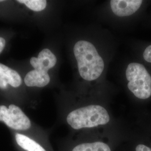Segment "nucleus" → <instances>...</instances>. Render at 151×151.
I'll return each instance as SVG.
<instances>
[{"instance_id":"11","label":"nucleus","mask_w":151,"mask_h":151,"mask_svg":"<svg viewBox=\"0 0 151 151\" xmlns=\"http://www.w3.org/2000/svg\"><path fill=\"white\" fill-rule=\"evenodd\" d=\"M17 2L24 4L31 10L39 12L44 10L47 5L45 0H18Z\"/></svg>"},{"instance_id":"16","label":"nucleus","mask_w":151,"mask_h":151,"mask_svg":"<svg viewBox=\"0 0 151 151\" xmlns=\"http://www.w3.org/2000/svg\"><path fill=\"white\" fill-rule=\"evenodd\" d=\"M4 2V1H1L0 0V2Z\"/></svg>"},{"instance_id":"8","label":"nucleus","mask_w":151,"mask_h":151,"mask_svg":"<svg viewBox=\"0 0 151 151\" xmlns=\"http://www.w3.org/2000/svg\"><path fill=\"white\" fill-rule=\"evenodd\" d=\"M72 151H112L110 146L103 141L82 142L75 146Z\"/></svg>"},{"instance_id":"9","label":"nucleus","mask_w":151,"mask_h":151,"mask_svg":"<svg viewBox=\"0 0 151 151\" xmlns=\"http://www.w3.org/2000/svg\"><path fill=\"white\" fill-rule=\"evenodd\" d=\"M0 73L7 83L11 86L18 87L21 85L22 78L16 70L11 69L6 65L0 63Z\"/></svg>"},{"instance_id":"6","label":"nucleus","mask_w":151,"mask_h":151,"mask_svg":"<svg viewBox=\"0 0 151 151\" xmlns=\"http://www.w3.org/2000/svg\"><path fill=\"white\" fill-rule=\"evenodd\" d=\"M57 59L54 53L48 48L43 49L37 57H32L30 63L34 70L48 72L56 65Z\"/></svg>"},{"instance_id":"13","label":"nucleus","mask_w":151,"mask_h":151,"mask_svg":"<svg viewBox=\"0 0 151 151\" xmlns=\"http://www.w3.org/2000/svg\"><path fill=\"white\" fill-rule=\"evenodd\" d=\"M135 151H151V148L143 144H139L136 146Z\"/></svg>"},{"instance_id":"5","label":"nucleus","mask_w":151,"mask_h":151,"mask_svg":"<svg viewBox=\"0 0 151 151\" xmlns=\"http://www.w3.org/2000/svg\"><path fill=\"white\" fill-rule=\"evenodd\" d=\"M143 3L141 0H111L110 8L114 14L119 17L129 16L140 9Z\"/></svg>"},{"instance_id":"1","label":"nucleus","mask_w":151,"mask_h":151,"mask_svg":"<svg viewBox=\"0 0 151 151\" xmlns=\"http://www.w3.org/2000/svg\"><path fill=\"white\" fill-rule=\"evenodd\" d=\"M73 54L79 75L83 80L92 82L100 77L105 68L104 60L91 42L78 40L73 47Z\"/></svg>"},{"instance_id":"15","label":"nucleus","mask_w":151,"mask_h":151,"mask_svg":"<svg viewBox=\"0 0 151 151\" xmlns=\"http://www.w3.org/2000/svg\"><path fill=\"white\" fill-rule=\"evenodd\" d=\"M6 45L5 39L2 37H0V53L3 51Z\"/></svg>"},{"instance_id":"2","label":"nucleus","mask_w":151,"mask_h":151,"mask_svg":"<svg viewBox=\"0 0 151 151\" xmlns=\"http://www.w3.org/2000/svg\"><path fill=\"white\" fill-rule=\"evenodd\" d=\"M66 120L72 129L81 130L104 126L110 122V116L104 106L92 104L72 110Z\"/></svg>"},{"instance_id":"12","label":"nucleus","mask_w":151,"mask_h":151,"mask_svg":"<svg viewBox=\"0 0 151 151\" xmlns=\"http://www.w3.org/2000/svg\"><path fill=\"white\" fill-rule=\"evenodd\" d=\"M144 60L146 62L151 63V44L146 48L143 53Z\"/></svg>"},{"instance_id":"10","label":"nucleus","mask_w":151,"mask_h":151,"mask_svg":"<svg viewBox=\"0 0 151 151\" xmlns=\"http://www.w3.org/2000/svg\"><path fill=\"white\" fill-rule=\"evenodd\" d=\"M15 139L17 145L27 151H47L37 142L26 135L17 133Z\"/></svg>"},{"instance_id":"14","label":"nucleus","mask_w":151,"mask_h":151,"mask_svg":"<svg viewBox=\"0 0 151 151\" xmlns=\"http://www.w3.org/2000/svg\"><path fill=\"white\" fill-rule=\"evenodd\" d=\"M7 82L5 81L2 76L0 73V88L2 89H5L7 88Z\"/></svg>"},{"instance_id":"4","label":"nucleus","mask_w":151,"mask_h":151,"mask_svg":"<svg viewBox=\"0 0 151 151\" xmlns=\"http://www.w3.org/2000/svg\"><path fill=\"white\" fill-rule=\"evenodd\" d=\"M0 121L17 130H25L31 127L30 119L20 108L14 104L9 108L5 105L0 106Z\"/></svg>"},{"instance_id":"7","label":"nucleus","mask_w":151,"mask_h":151,"mask_svg":"<svg viewBox=\"0 0 151 151\" xmlns=\"http://www.w3.org/2000/svg\"><path fill=\"white\" fill-rule=\"evenodd\" d=\"M50 77L48 72L33 70L29 72L25 76L24 82L28 87H43L48 85Z\"/></svg>"},{"instance_id":"3","label":"nucleus","mask_w":151,"mask_h":151,"mask_svg":"<svg viewBox=\"0 0 151 151\" xmlns=\"http://www.w3.org/2000/svg\"><path fill=\"white\" fill-rule=\"evenodd\" d=\"M125 74L128 88L135 97L147 100L151 97V73L144 65L130 63Z\"/></svg>"}]
</instances>
